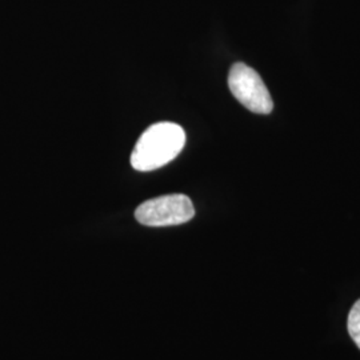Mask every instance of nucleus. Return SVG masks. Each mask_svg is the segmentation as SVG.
<instances>
[{
	"instance_id": "3",
	"label": "nucleus",
	"mask_w": 360,
	"mask_h": 360,
	"mask_svg": "<svg viewBox=\"0 0 360 360\" xmlns=\"http://www.w3.org/2000/svg\"><path fill=\"white\" fill-rule=\"evenodd\" d=\"M229 87L239 103L255 114H270L274 102L257 71L245 63H235L229 74Z\"/></svg>"
},
{
	"instance_id": "4",
	"label": "nucleus",
	"mask_w": 360,
	"mask_h": 360,
	"mask_svg": "<svg viewBox=\"0 0 360 360\" xmlns=\"http://www.w3.org/2000/svg\"><path fill=\"white\" fill-rule=\"evenodd\" d=\"M347 327L351 338L360 348V299L352 306L348 314Z\"/></svg>"
},
{
	"instance_id": "2",
	"label": "nucleus",
	"mask_w": 360,
	"mask_h": 360,
	"mask_svg": "<svg viewBox=\"0 0 360 360\" xmlns=\"http://www.w3.org/2000/svg\"><path fill=\"white\" fill-rule=\"evenodd\" d=\"M195 217V208L188 196L172 193L150 199L135 211V218L148 227L178 226L190 221Z\"/></svg>"
},
{
	"instance_id": "1",
	"label": "nucleus",
	"mask_w": 360,
	"mask_h": 360,
	"mask_svg": "<svg viewBox=\"0 0 360 360\" xmlns=\"http://www.w3.org/2000/svg\"><path fill=\"white\" fill-rule=\"evenodd\" d=\"M186 144V132L176 123L160 122L146 129L131 154L136 171H154L172 162Z\"/></svg>"
}]
</instances>
